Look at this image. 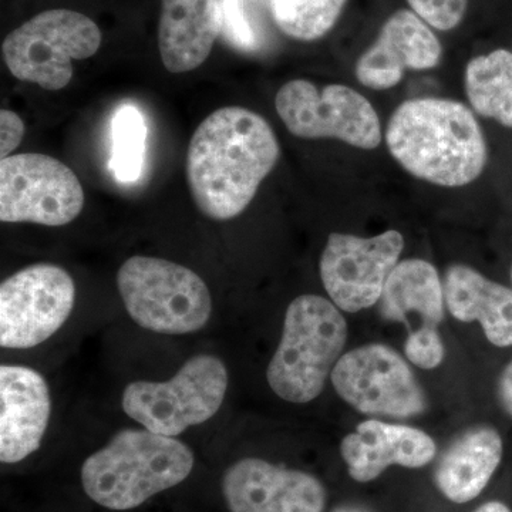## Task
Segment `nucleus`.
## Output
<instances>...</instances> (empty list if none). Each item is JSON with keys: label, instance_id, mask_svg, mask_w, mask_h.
<instances>
[{"label": "nucleus", "instance_id": "4be33fe9", "mask_svg": "<svg viewBox=\"0 0 512 512\" xmlns=\"http://www.w3.org/2000/svg\"><path fill=\"white\" fill-rule=\"evenodd\" d=\"M147 126L133 104H123L111 120L110 168L121 183L140 178L146 156Z\"/></svg>", "mask_w": 512, "mask_h": 512}, {"label": "nucleus", "instance_id": "412c9836", "mask_svg": "<svg viewBox=\"0 0 512 512\" xmlns=\"http://www.w3.org/2000/svg\"><path fill=\"white\" fill-rule=\"evenodd\" d=\"M464 87L480 116L512 128V53L505 49L474 57L466 67Z\"/></svg>", "mask_w": 512, "mask_h": 512}, {"label": "nucleus", "instance_id": "5701e85b", "mask_svg": "<svg viewBox=\"0 0 512 512\" xmlns=\"http://www.w3.org/2000/svg\"><path fill=\"white\" fill-rule=\"evenodd\" d=\"M346 0H269L276 25L293 39L325 36L338 22Z\"/></svg>", "mask_w": 512, "mask_h": 512}, {"label": "nucleus", "instance_id": "393cba45", "mask_svg": "<svg viewBox=\"0 0 512 512\" xmlns=\"http://www.w3.org/2000/svg\"><path fill=\"white\" fill-rule=\"evenodd\" d=\"M404 353L414 366L423 370L436 369L444 359V345L437 329L413 330L404 343Z\"/></svg>", "mask_w": 512, "mask_h": 512}, {"label": "nucleus", "instance_id": "b1692460", "mask_svg": "<svg viewBox=\"0 0 512 512\" xmlns=\"http://www.w3.org/2000/svg\"><path fill=\"white\" fill-rule=\"evenodd\" d=\"M413 12L437 30L457 28L466 15L468 0H407Z\"/></svg>", "mask_w": 512, "mask_h": 512}, {"label": "nucleus", "instance_id": "f8f14e48", "mask_svg": "<svg viewBox=\"0 0 512 512\" xmlns=\"http://www.w3.org/2000/svg\"><path fill=\"white\" fill-rule=\"evenodd\" d=\"M403 248V235L394 229L370 238L330 234L320 256L323 288L342 311L372 308L379 303Z\"/></svg>", "mask_w": 512, "mask_h": 512}, {"label": "nucleus", "instance_id": "7c9ffc66", "mask_svg": "<svg viewBox=\"0 0 512 512\" xmlns=\"http://www.w3.org/2000/svg\"><path fill=\"white\" fill-rule=\"evenodd\" d=\"M511 281H512V269H511Z\"/></svg>", "mask_w": 512, "mask_h": 512}, {"label": "nucleus", "instance_id": "f3484780", "mask_svg": "<svg viewBox=\"0 0 512 512\" xmlns=\"http://www.w3.org/2000/svg\"><path fill=\"white\" fill-rule=\"evenodd\" d=\"M221 30V0H163L158 47L165 69L180 74L200 67Z\"/></svg>", "mask_w": 512, "mask_h": 512}, {"label": "nucleus", "instance_id": "dca6fc26", "mask_svg": "<svg viewBox=\"0 0 512 512\" xmlns=\"http://www.w3.org/2000/svg\"><path fill=\"white\" fill-rule=\"evenodd\" d=\"M436 453V443L423 430L380 420L363 421L340 443L349 476L357 483L376 480L392 466H427Z\"/></svg>", "mask_w": 512, "mask_h": 512}, {"label": "nucleus", "instance_id": "cd10ccee", "mask_svg": "<svg viewBox=\"0 0 512 512\" xmlns=\"http://www.w3.org/2000/svg\"><path fill=\"white\" fill-rule=\"evenodd\" d=\"M497 394L501 407L512 417V362L505 366L498 379Z\"/></svg>", "mask_w": 512, "mask_h": 512}, {"label": "nucleus", "instance_id": "7ed1b4c3", "mask_svg": "<svg viewBox=\"0 0 512 512\" xmlns=\"http://www.w3.org/2000/svg\"><path fill=\"white\" fill-rule=\"evenodd\" d=\"M194 461L191 448L175 437L144 427L121 430L84 461L83 490L107 510H133L187 480Z\"/></svg>", "mask_w": 512, "mask_h": 512}, {"label": "nucleus", "instance_id": "0eeeda50", "mask_svg": "<svg viewBox=\"0 0 512 512\" xmlns=\"http://www.w3.org/2000/svg\"><path fill=\"white\" fill-rule=\"evenodd\" d=\"M101 45L99 26L83 13L50 9L6 36L3 59L13 77L57 92L73 77V60L89 59Z\"/></svg>", "mask_w": 512, "mask_h": 512}, {"label": "nucleus", "instance_id": "6e6552de", "mask_svg": "<svg viewBox=\"0 0 512 512\" xmlns=\"http://www.w3.org/2000/svg\"><path fill=\"white\" fill-rule=\"evenodd\" d=\"M275 107L295 137L335 138L363 150H375L382 141L375 107L343 84H329L319 90L309 80H291L276 93Z\"/></svg>", "mask_w": 512, "mask_h": 512}, {"label": "nucleus", "instance_id": "c85d7f7f", "mask_svg": "<svg viewBox=\"0 0 512 512\" xmlns=\"http://www.w3.org/2000/svg\"><path fill=\"white\" fill-rule=\"evenodd\" d=\"M476 512H512L507 505L500 501H490V503L481 505Z\"/></svg>", "mask_w": 512, "mask_h": 512}, {"label": "nucleus", "instance_id": "bb28decb", "mask_svg": "<svg viewBox=\"0 0 512 512\" xmlns=\"http://www.w3.org/2000/svg\"><path fill=\"white\" fill-rule=\"evenodd\" d=\"M25 136V123L10 110L0 111V158H8Z\"/></svg>", "mask_w": 512, "mask_h": 512}, {"label": "nucleus", "instance_id": "f03ea898", "mask_svg": "<svg viewBox=\"0 0 512 512\" xmlns=\"http://www.w3.org/2000/svg\"><path fill=\"white\" fill-rule=\"evenodd\" d=\"M386 144L407 173L441 187L473 183L487 164L483 130L456 100L404 101L387 124Z\"/></svg>", "mask_w": 512, "mask_h": 512}, {"label": "nucleus", "instance_id": "ddd939ff", "mask_svg": "<svg viewBox=\"0 0 512 512\" xmlns=\"http://www.w3.org/2000/svg\"><path fill=\"white\" fill-rule=\"evenodd\" d=\"M221 487L231 512H323L326 505V490L318 478L262 458L232 464Z\"/></svg>", "mask_w": 512, "mask_h": 512}, {"label": "nucleus", "instance_id": "2eb2a0df", "mask_svg": "<svg viewBox=\"0 0 512 512\" xmlns=\"http://www.w3.org/2000/svg\"><path fill=\"white\" fill-rule=\"evenodd\" d=\"M52 414L45 377L28 366H0V461L16 464L39 450Z\"/></svg>", "mask_w": 512, "mask_h": 512}, {"label": "nucleus", "instance_id": "423d86ee", "mask_svg": "<svg viewBox=\"0 0 512 512\" xmlns=\"http://www.w3.org/2000/svg\"><path fill=\"white\" fill-rule=\"evenodd\" d=\"M228 389V370L210 353L192 356L167 382L138 380L127 384L121 407L144 429L177 437L211 420Z\"/></svg>", "mask_w": 512, "mask_h": 512}, {"label": "nucleus", "instance_id": "20e7f679", "mask_svg": "<svg viewBox=\"0 0 512 512\" xmlns=\"http://www.w3.org/2000/svg\"><path fill=\"white\" fill-rule=\"evenodd\" d=\"M348 340V323L335 303L319 295L293 299L266 370L272 392L285 402H312L332 376Z\"/></svg>", "mask_w": 512, "mask_h": 512}, {"label": "nucleus", "instance_id": "c756f323", "mask_svg": "<svg viewBox=\"0 0 512 512\" xmlns=\"http://www.w3.org/2000/svg\"><path fill=\"white\" fill-rule=\"evenodd\" d=\"M332 512H369V511L363 510V508H360V507H353V505H343V507L336 508V510H333Z\"/></svg>", "mask_w": 512, "mask_h": 512}, {"label": "nucleus", "instance_id": "4468645a", "mask_svg": "<svg viewBox=\"0 0 512 512\" xmlns=\"http://www.w3.org/2000/svg\"><path fill=\"white\" fill-rule=\"evenodd\" d=\"M441 52L439 39L423 19L410 10H397L357 60L356 77L369 89H393L402 82L404 70L436 67Z\"/></svg>", "mask_w": 512, "mask_h": 512}, {"label": "nucleus", "instance_id": "aec40b11", "mask_svg": "<svg viewBox=\"0 0 512 512\" xmlns=\"http://www.w3.org/2000/svg\"><path fill=\"white\" fill-rule=\"evenodd\" d=\"M444 302V286L434 265L424 259H406L387 278L379 312L384 319L406 326L410 316L416 315L420 328L437 329L443 322Z\"/></svg>", "mask_w": 512, "mask_h": 512}, {"label": "nucleus", "instance_id": "9b49d317", "mask_svg": "<svg viewBox=\"0 0 512 512\" xmlns=\"http://www.w3.org/2000/svg\"><path fill=\"white\" fill-rule=\"evenodd\" d=\"M330 380L336 393L363 414L409 419L427 409L426 394L406 360L382 343L340 357Z\"/></svg>", "mask_w": 512, "mask_h": 512}, {"label": "nucleus", "instance_id": "f257e3e1", "mask_svg": "<svg viewBox=\"0 0 512 512\" xmlns=\"http://www.w3.org/2000/svg\"><path fill=\"white\" fill-rule=\"evenodd\" d=\"M281 156L264 117L244 107L214 111L192 134L187 180L198 210L228 221L247 210Z\"/></svg>", "mask_w": 512, "mask_h": 512}, {"label": "nucleus", "instance_id": "39448f33", "mask_svg": "<svg viewBox=\"0 0 512 512\" xmlns=\"http://www.w3.org/2000/svg\"><path fill=\"white\" fill-rule=\"evenodd\" d=\"M117 288L130 318L163 335H188L210 322L212 298L200 275L154 256H131L117 272Z\"/></svg>", "mask_w": 512, "mask_h": 512}, {"label": "nucleus", "instance_id": "6ab92c4d", "mask_svg": "<svg viewBox=\"0 0 512 512\" xmlns=\"http://www.w3.org/2000/svg\"><path fill=\"white\" fill-rule=\"evenodd\" d=\"M443 286L454 318L480 323L488 342L498 348L512 346V289L467 265L450 266Z\"/></svg>", "mask_w": 512, "mask_h": 512}, {"label": "nucleus", "instance_id": "a878e982", "mask_svg": "<svg viewBox=\"0 0 512 512\" xmlns=\"http://www.w3.org/2000/svg\"><path fill=\"white\" fill-rule=\"evenodd\" d=\"M222 29L229 40L242 49H256L258 36L252 28L245 0H221Z\"/></svg>", "mask_w": 512, "mask_h": 512}, {"label": "nucleus", "instance_id": "a211bd4d", "mask_svg": "<svg viewBox=\"0 0 512 512\" xmlns=\"http://www.w3.org/2000/svg\"><path fill=\"white\" fill-rule=\"evenodd\" d=\"M503 450V439L493 427L468 429L444 451L434 483L447 500L470 503L490 483L503 460Z\"/></svg>", "mask_w": 512, "mask_h": 512}, {"label": "nucleus", "instance_id": "1a4fd4ad", "mask_svg": "<svg viewBox=\"0 0 512 512\" xmlns=\"http://www.w3.org/2000/svg\"><path fill=\"white\" fill-rule=\"evenodd\" d=\"M83 207L82 184L62 161L37 153L0 160V221L63 227Z\"/></svg>", "mask_w": 512, "mask_h": 512}, {"label": "nucleus", "instance_id": "9d476101", "mask_svg": "<svg viewBox=\"0 0 512 512\" xmlns=\"http://www.w3.org/2000/svg\"><path fill=\"white\" fill-rule=\"evenodd\" d=\"M76 285L62 266L35 264L0 285V346L30 349L46 342L72 315Z\"/></svg>", "mask_w": 512, "mask_h": 512}]
</instances>
